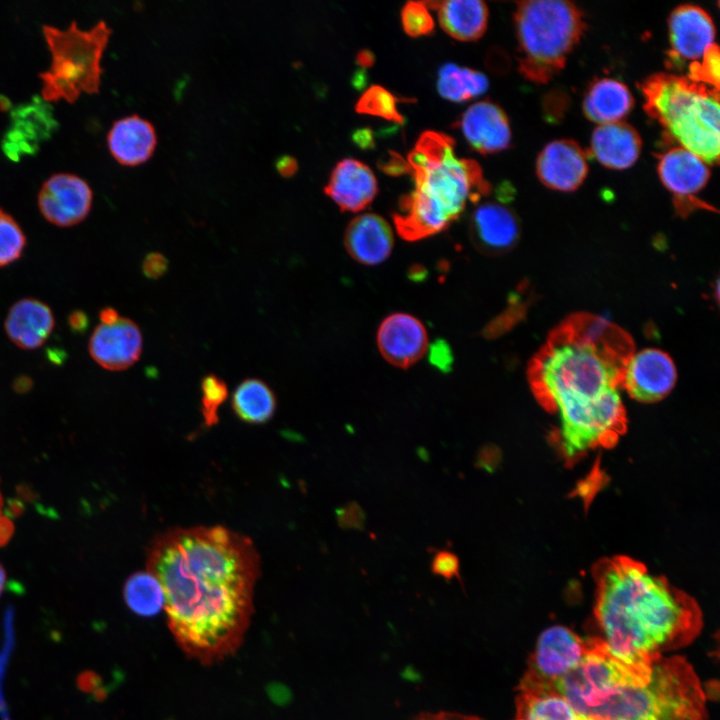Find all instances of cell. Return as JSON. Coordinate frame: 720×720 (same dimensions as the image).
<instances>
[{"mask_svg": "<svg viewBox=\"0 0 720 720\" xmlns=\"http://www.w3.org/2000/svg\"><path fill=\"white\" fill-rule=\"evenodd\" d=\"M469 233L472 243L480 252L498 256L516 245L520 237V223L510 208L487 202L473 211Z\"/></svg>", "mask_w": 720, "mask_h": 720, "instance_id": "cell-18", "label": "cell"}, {"mask_svg": "<svg viewBox=\"0 0 720 720\" xmlns=\"http://www.w3.org/2000/svg\"><path fill=\"white\" fill-rule=\"evenodd\" d=\"M431 571L446 580L460 576V562L458 556L449 550H437L432 557Z\"/></svg>", "mask_w": 720, "mask_h": 720, "instance_id": "cell-35", "label": "cell"}, {"mask_svg": "<svg viewBox=\"0 0 720 720\" xmlns=\"http://www.w3.org/2000/svg\"><path fill=\"white\" fill-rule=\"evenodd\" d=\"M412 720H483L473 715H466L456 712H426L417 715Z\"/></svg>", "mask_w": 720, "mask_h": 720, "instance_id": "cell-39", "label": "cell"}, {"mask_svg": "<svg viewBox=\"0 0 720 720\" xmlns=\"http://www.w3.org/2000/svg\"><path fill=\"white\" fill-rule=\"evenodd\" d=\"M425 2L409 1L401 10L402 27L411 37L430 34L434 29V21Z\"/></svg>", "mask_w": 720, "mask_h": 720, "instance_id": "cell-34", "label": "cell"}, {"mask_svg": "<svg viewBox=\"0 0 720 720\" xmlns=\"http://www.w3.org/2000/svg\"><path fill=\"white\" fill-rule=\"evenodd\" d=\"M431 361L440 368H446L451 361L448 346L445 343H435L431 350Z\"/></svg>", "mask_w": 720, "mask_h": 720, "instance_id": "cell-40", "label": "cell"}, {"mask_svg": "<svg viewBox=\"0 0 720 720\" xmlns=\"http://www.w3.org/2000/svg\"><path fill=\"white\" fill-rule=\"evenodd\" d=\"M641 149L640 134L623 121L598 125L591 136L590 154L609 169L631 167L638 160Z\"/></svg>", "mask_w": 720, "mask_h": 720, "instance_id": "cell-22", "label": "cell"}, {"mask_svg": "<svg viewBox=\"0 0 720 720\" xmlns=\"http://www.w3.org/2000/svg\"><path fill=\"white\" fill-rule=\"evenodd\" d=\"M658 176L663 186L673 194V203L681 216L695 209H711L696 197L708 183L709 165L698 155L675 146L658 156Z\"/></svg>", "mask_w": 720, "mask_h": 720, "instance_id": "cell-10", "label": "cell"}, {"mask_svg": "<svg viewBox=\"0 0 720 720\" xmlns=\"http://www.w3.org/2000/svg\"><path fill=\"white\" fill-rule=\"evenodd\" d=\"M634 106L629 88L613 78H600L588 87L582 107L586 118L599 125L621 121Z\"/></svg>", "mask_w": 720, "mask_h": 720, "instance_id": "cell-24", "label": "cell"}, {"mask_svg": "<svg viewBox=\"0 0 720 720\" xmlns=\"http://www.w3.org/2000/svg\"><path fill=\"white\" fill-rule=\"evenodd\" d=\"M89 353L102 368L122 371L134 365L143 350V336L131 319L120 316L113 323H101L89 339Z\"/></svg>", "mask_w": 720, "mask_h": 720, "instance_id": "cell-14", "label": "cell"}, {"mask_svg": "<svg viewBox=\"0 0 720 720\" xmlns=\"http://www.w3.org/2000/svg\"><path fill=\"white\" fill-rule=\"evenodd\" d=\"M352 139L361 149H370L374 147L375 144L374 135L369 128L356 130L352 135Z\"/></svg>", "mask_w": 720, "mask_h": 720, "instance_id": "cell-42", "label": "cell"}, {"mask_svg": "<svg viewBox=\"0 0 720 720\" xmlns=\"http://www.w3.org/2000/svg\"><path fill=\"white\" fill-rule=\"evenodd\" d=\"M124 600L139 616H154L164 608V594L157 578L149 571L132 574L125 582Z\"/></svg>", "mask_w": 720, "mask_h": 720, "instance_id": "cell-29", "label": "cell"}, {"mask_svg": "<svg viewBox=\"0 0 720 720\" xmlns=\"http://www.w3.org/2000/svg\"><path fill=\"white\" fill-rule=\"evenodd\" d=\"M338 519L344 527H359L363 522V514L358 505L352 504L339 511Z\"/></svg>", "mask_w": 720, "mask_h": 720, "instance_id": "cell-38", "label": "cell"}, {"mask_svg": "<svg viewBox=\"0 0 720 720\" xmlns=\"http://www.w3.org/2000/svg\"><path fill=\"white\" fill-rule=\"evenodd\" d=\"M719 72V48L714 43L708 47L700 60L688 65V74L686 77L692 81L719 90Z\"/></svg>", "mask_w": 720, "mask_h": 720, "instance_id": "cell-33", "label": "cell"}, {"mask_svg": "<svg viewBox=\"0 0 720 720\" xmlns=\"http://www.w3.org/2000/svg\"><path fill=\"white\" fill-rule=\"evenodd\" d=\"M455 141L442 132H423L407 162L414 189L399 201L393 221L398 234L417 241L446 229L468 202L491 192L480 165L456 155Z\"/></svg>", "mask_w": 720, "mask_h": 720, "instance_id": "cell-5", "label": "cell"}, {"mask_svg": "<svg viewBox=\"0 0 720 720\" xmlns=\"http://www.w3.org/2000/svg\"><path fill=\"white\" fill-rule=\"evenodd\" d=\"M93 192L81 177L71 173L50 176L41 186L38 206L50 223L70 227L82 222L90 212Z\"/></svg>", "mask_w": 720, "mask_h": 720, "instance_id": "cell-11", "label": "cell"}, {"mask_svg": "<svg viewBox=\"0 0 720 720\" xmlns=\"http://www.w3.org/2000/svg\"><path fill=\"white\" fill-rule=\"evenodd\" d=\"M54 324L53 313L45 303L25 298L10 308L5 320V330L16 346L32 350L46 342Z\"/></svg>", "mask_w": 720, "mask_h": 720, "instance_id": "cell-23", "label": "cell"}, {"mask_svg": "<svg viewBox=\"0 0 720 720\" xmlns=\"http://www.w3.org/2000/svg\"><path fill=\"white\" fill-rule=\"evenodd\" d=\"M2 507H3V497H2L1 490H0V515L2 514V512H1V511H2Z\"/></svg>", "mask_w": 720, "mask_h": 720, "instance_id": "cell-47", "label": "cell"}, {"mask_svg": "<svg viewBox=\"0 0 720 720\" xmlns=\"http://www.w3.org/2000/svg\"><path fill=\"white\" fill-rule=\"evenodd\" d=\"M592 574L600 638L627 666H647L700 634L703 614L697 601L640 561L609 557L598 561Z\"/></svg>", "mask_w": 720, "mask_h": 720, "instance_id": "cell-3", "label": "cell"}, {"mask_svg": "<svg viewBox=\"0 0 720 720\" xmlns=\"http://www.w3.org/2000/svg\"><path fill=\"white\" fill-rule=\"evenodd\" d=\"M168 270L167 258L159 252H150L142 262V272L149 279H158Z\"/></svg>", "mask_w": 720, "mask_h": 720, "instance_id": "cell-36", "label": "cell"}, {"mask_svg": "<svg viewBox=\"0 0 720 720\" xmlns=\"http://www.w3.org/2000/svg\"><path fill=\"white\" fill-rule=\"evenodd\" d=\"M393 233L388 222L373 213L362 214L349 223L344 245L349 255L364 265H377L390 255Z\"/></svg>", "mask_w": 720, "mask_h": 720, "instance_id": "cell-20", "label": "cell"}, {"mask_svg": "<svg viewBox=\"0 0 720 720\" xmlns=\"http://www.w3.org/2000/svg\"><path fill=\"white\" fill-rule=\"evenodd\" d=\"M14 524L7 516L0 515V547L5 546L14 534Z\"/></svg>", "mask_w": 720, "mask_h": 720, "instance_id": "cell-43", "label": "cell"}, {"mask_svg": "<svg viewBox=\"0 0 720 720\" xmlns=\"http://www.w3.org/2000/svg\"><path fill=\"white\" fill-rule=\"evenodd\" d=\"M519 72L547 83L565 66L586 28L582 11L564 0H526L514 13Z\"/></svg>", "mask_w": 720, "mask_h": 720, "instance_id": "cell-7", "label": "cell"}, {"mask_svg": "<svg viewBox=\"0 0 720 720\" xmlns=\"http://www.w3.org/2000/svg\"><path fill=\"white\" fill-rule=\"evenodd\" d=\"M573 707L595 720H707L704 687L686 658L662 655L629 667L600 637L580 664L554 684Z\"/></svg>", "mask_w": 720, "mask_h": 720, "instance_id": "cell-4", "label": "cell"}, {"mask_svg": "<svg viewBox=\"0 0 720 720\" xmlns=\"http://www.w3.org/2000/svg\"><path fill=\"white\" fill-rule=\"evenodd\" d=\"M437 11L442 29L460 41H475L486 31L488 8L479 0H448L425 2Z\"/></svg>", "mask_w": 720, "mask_h": 720, "instance_id": "cell-25", "label": "cell"}, {"mask_svg": "<svg viewBox=\"0 0 720 720\" xmlns=\"http://www.w3.org/2000/svg\"><path fill=\"white\" fill-rule=\"evenodd\" d=\"M6 578H7L6 571H5L4 567L2 566V564L0 563V595L2 594V592L6 586Z\"/></svg>", "mask_w": 720, "mask_h": 720, "instance_id": "cell-46", "label": "cell"}, {"mask_svg": "<svg viewBox=\"0 0 720 720\" xmlns=\"http://www.w3.org/2000/svg\"><path fill=\"white\" fill-rule=\"evenodd\" d=\"M42 31L52 56L49 69L39 74L42 97L73 103L82 93H98L101 59L112 32L106 22L89 30L79 29L75 21L64 30L43 25Z\"/></svg>", "mask_w": 720, "mask_h": 720, "instance_id": "cell-8", "label": "cell"}, {"mask_svg": "<svg viewBox=\"0 0 720 720\" xmlns=\"http://www.w3.org/2000/svg\"><path fill=\"white\" fill-rule=\"evenodd\" d=\"M715 25L709 13L700 6L683 4L668 18L669 59L680 67L685 61L695 62L714 44Z\"/></svg>", "mask_w": 720, "mask_h": 720, "instance_id": "cell-13", "label": "cell"}, {"mask_svg": "<svg viewBox=\"0 0 720 720\" xmlns=\"http://www.w3.org/2000/svg\"><path fill=\"white\" fill-rule=\"evenodd\" d=\"M356 60L361 67L368 68L373 65L375 57L371 51L364 49L358 52Z\"/></svg>", "mask_w": 720, "mask_h": 720, "instance_id": "cell-44", "label": "cell"}, {"mask_svg": "<svg viewBox=\"0 0 720 720\" xmlns=\"http://www.w3.org/2000/svg\"><path fill=\"white\" fill-rule=\"evenodd\" d=\"M536 174L540 182L549 189L575 191L588 174L586 154L574 140L551 141L537 157Z\"/></svg>", "mask_w": 720, "mask_h": 720, "instance_id": "cell-15", "label": "cell"}, {"mask_svg": "<svg viewBox=\"0 0 720 720\" xmlns=\"http://www.w3.org/2000/svg\"><path fill=\"white\" fill-rule=\"evenodd\" d=\"M378 165L384 173L391 176H400L410 173V166L407 160L403 159L394 151H390L389 157L379 161Z\"/></svg>", "mask_w": 720, "mask_h": 720, "instance_id": "cell-37", "label": "cell"}, {"mask_svg": "<svg viewBox=\"0 0 720 720\" xmlns=\"http://www.w3.org/2000/svg\"><path fill=\"white\" fill-rule=\"evenodd\" d=\"M456 125L470 147L480 154H493L511 145V129L505 111L490 100L469 106Z\"/></svg>", "mask_w": 720, "mask_h": 720, "instance_id": "cell-17", "label": "cell"}, {"mask_svg": "<svg viewBox=\"0 0 720 720\" xmlns=\"http://www.w3.org/2000/svg\"><path fill=\"white\" fill-rule=\"evenodd\" d=\"M107 145L113 158L124 166L146 162L157 145L154 125L137 114L116 120L108 134Z\"/></svg>", "mask_w": 720, "mask_h": 720, "instance_id": "cell-21", "label": "cell"}, {"mask_svg": "<svg viewBox=\"0 0 720 720\" xmlns=\"http://www.w3.org/2000/svg\"><path fill=\"white\" fill-rule=\"evenodd\" d=\"M298 168L297 160L290 156L284 155L276 161V169L283 177L293 176Z\"/></svg>", "mask_w": 720, "mask_h": 720, "instance_id": "cell-41", "label": "cell"}, {"mask_svg": "<svg viewBox=\"0 0 720 720\" xmlns=\"http://www.w3.org/2000/svg\"><path fill=\"white\" fill-rule=\"evenodd\" d=\"M589 639L571 629L554 625L538 637L528 666L517 690L552 689L554 684L574 670L584 658Z\"/></svg>", "mask_w": 720, "mask_h": 720, "instance_id": "cell-9", "label": "cell"}, {"mask_svg": "<svg viewBox=\"0 0 720 720\" xmlns=\"http://www.w3.org/2000/svg\"><path fill=\"white\" fill-rule=\"evenodd\" d=\"M677 379L671 357L662 350L648 348L633 353L622 377L621 388L643 403L657 402L673 389Z\"/></svg>", "mask_w": 720, "mask_h": 720, "instance_id": "cell-12", "label": "cell"}, {"mask_svg": "<svg viewBox=\"0 0 720 720\" xmlns=\"http://www.w3.org/2000/svg\"><path fill=\"white\" fill-rule=\"evenodd\" d=\"M487 89L488 79L479 71L453 63H446L439 69L437 90L447 100L464 102L483 94Z\"/></svg>", "mask_w": 720, "mask_h": 720, "instance_id": "cell-28", "label": "cell"}, {"mask_svg": "<svg viewBox=\"0 0 720 720\" xmlns=\"http://www.w3.org/2000/svg\"><path fill=\"white\" fill-rule=\"evenodd\" d=\"M120 317L119 313L113 308H105L100 312L101 323H113Z\"/></svg>", "mask_w": 720, "mask_h": 720, "instance_id": "cell-45", "label": "cell"}, {"mask_svg": "<svg viewBox=\"0 0 720 720\" xmlns=\"http://www.w3.org/2000/svg\"><path fill=\"white\" fill-rule=\"evenodd\" d=\"M514 720H595L573 707L554 688L517 690Z\"/></svg>", "mask_w": 720, "mask_h": 720, "instance_id": "cell-26", "label": "cell"}, {"mask_svg": "<svg viewBox=\"0 0 720 720\" xmlns=\"http://www.w3.org/2000/svg\"><path fill=\"white\" fill-rule=\"evenodd\" d=\"M396 98L386 88L373 85L370 86L359 98L355 110L360 114L378 116L398 124L404 123V117L400 114Z\"/></svg>", "mask_w": 720, "mask_h": 720, "instance_id": "cell-30", "label": "cell"}, {"mask_svg": "<svg viewBox=\"0 0 720 720\" xmlns=\"http://www.w3.org/2000/svg\"><path fill=\"white\" fill-rule=\"evenodd\" d=\"M634 353L632 338L589 313L554 328L528 366L536 400L558 418L553 442L573 464L592 450L610 448L626 430L620 396L623 372Z\"/></svg>", "mask_w": 720, "mask_h": 720, "instance_id": "cell-2", "label": "cell"}, {"mask_svg": "<svg viewBox=\"0 0 720 720\" xmlns=\"http://www.w3.org/2000/svg\"><path fill=\"white\" fill-rule=\"evenodd\" d=\"M639 88L644 110L679 146L708 165L719 161V90L683 75L655 73Z\"/></svg>", "mask_w": 720, "mask_h": 720, "instance_id": "cell-6", "label": "cell"}, {"mask_svg": "<svg viewBox=\"0 0 720 720\" xmlns=\"http://www.w3.org/2000/svg\"><path fill=\"white\" fill-rule=\"evenodd\" d=\"M277 407L275 393L259 378H246L235 388L232 409L245 423L262 424L272 418Z\"/></svg>", "mask_w": 720, "mask_h": 720, "instance_id": "cell-27", "label": "cell"}, {"mask_svg": "<svg viewBox=\"0 0 720 720\" xmlns=\"http://www.w3.org/2000/svg\"><path fill=\"white\" fill-rule=\"evenodd\" d=\"M378 191L372 170L364 163L346 158L337 163L324 188L341 211L358 212L365 209Z\"/></svg>", "mask_w": 720, "mask_h": 720, "instance_id": "cell-19", "label": "cell"}, {"mask_svg": "<svg viewBox=\"0 0 720 720\" xmlns=\"http://www.w3.org/2000/svg\"><path fill=\"white\" fill-rule=\"evenodd\" d=\"M26 246V237L15 219L0 208V267L15 262Z\"/></svg>", "mask_w": 720, "mask_h": 720, "instance_id": "cell-31", "label": "cell"}, {"mask_svg": "<svg viewBox=\"0 0 720 720\" xmlns=\"http://www.w3.org/2000/svg\"><path fill=\"white\" fill-rule=\"evenodd\" d=\"M168 625L185 653L213 663L240 645L253 612L260 558L251 539L223 526L174 528L147 551Z\"/></svg>", "mask_w": 720, "mask_h": 720, "instance_id": "cell-1", "label": "cell"}, {"mask_svg": "<svg viewBox=\"0 0 720 720\" xmlns=\"http://www.w3.org/2000/svg\"><path fill=\"white\" fill-rule=\"evenodd\" d=\"M381 355L390 364L408 368L419 361L428 346L424 325L414 316L394 313L386 317L377 332Z\"/></svg>", "mask_w": 720, "mask_h": 720, "instance_id": "cell-16", "label": "cell"}, {"mask_svg": "<svg viewBox=\"0 0 720 720\" xmlns=\"http://www.w3.org/2000/svg\"><path fill=\"white\" fill-rule=\"evenodd\" d=\"M200 389L204 424L211 427L218 423V409L228 397V386L222 378L211 373L202 378Z\"/></svg>", "mask_w": 720, "mask_h": 720, "instance_id": "cell-32", "label": "cell"}]
</instances>
